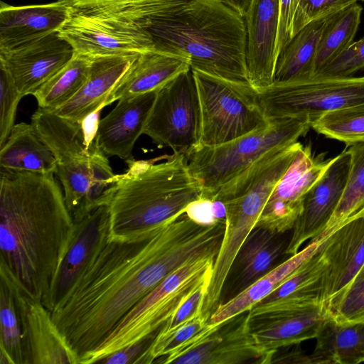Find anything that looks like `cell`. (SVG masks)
Returning a JSON list of instances; mask_svg holds the SVG:
<instances>
[{
	"label": "cell",
	"instance_id": "e575fe53",
	"mask_svg": "<svg viewBox=\"0 0 364 364\" xmlns=\"http://www.w3.org/2000/svg\"><path fill=\"white\" fill-rule=\"evenodd\" d=\"M350 167L341 199L323 232L332 233L338 226L364 210V141L350 146Z\"/></svg>",
	"mask_w": 364,
	"mask_h": 364
},
{
	"label": "cell",
	"instance_id": "ab89813d",
	"mask_svg": "<svg viewBox=\"0 0 364 364\" xmlns=\"http://www.w3.org/2000/svg\"><path fill=\"white\" fill-rule=\"evenodd\" d=\"M23 97L10 75L0 67V146L16 124L18 105Z\"/></svg>",
	"mask_w": 364,
	"mask_h": 364
},
{
	"label": "cell",
	"instance_id": "7a4b0ae2",
	"mask_svg": "<svg viewBox=\"0 0 364 364\" xmlns=\"http://www.w3.org/2000/svg\"><path fill=\"white\" fill-rule=\"evenodd\" d=\"M73 233L55 173L0 168V264L50 311Z\"/></svg>",
	"mask_w": 364,
	"mask_h": 364
},
{
	"label": "cell",
	"instance_id": "52a82bcc",
	"mask_svg": "<svg viewBox=\"0 0 364 364\" xmlns=\"http://www.w3.org/2000/svg\"><path fill=\"white\" fill-rule=\"evenodd\" d=\"M215 259L205 257L191 260L170 274L124 317L83 364L99 363L159 331L194 289L210 281Z\"/></svg>",
	"mask_w": 364,
	"mask_h": 364
},
{
	"label": "cell",
	"instance_id": "b9f144b4",
	"mask_svg": "<svg viewBox=\"0 0 364 364\" xmlns=\"http://www.w3.org/2000/svg\"><path fill=\"white\" fill-rule=\"evenodd\" d=\"M209 283L210 281H205L194 289L162 326L159 333H168L193 319L196 316L201 314L203 301Z\"/></svg>",
	"mask_w": 364,
	"mask_h": 364
},
{
	"label": "cell",
	"instance_id": "cb8c5ba5",
	"mask_svg": "<svg viewBox=\"0 0 364 364\" xmlns=\"http://www.w3.org/2000/svg\"><path fill=\"white\" fill-rule=\"evenodd\" d=\"M190 69L189 60L182 56L158 50L140 53L111 92L105 107L122 98L159 90Z\"/></svg>",
	"mask_w": 364,
	"mask_h": 364
},
{
	"label": "cell",
	"instance_id": "2e32d148",
	"mask_svg": "<svg viewBox=\"0 0 364 364\" xmlns=\"http://www.w3.org/2000/svg\"><path fill=\"white\" fill-rule=\"evenodd\" d=\"M72 46L58 31L0 52V67L24 96L33 95L74 56Z\"/></svg>",
	"mask_w": 364,
	"mask_h": 364
},
{
	"label": "cell",
	"instance_id": "484cf974",
	"mask_svg": "<svg viewBox=\"0 0 364 364\" xmlns=\"http://www.w3.org/2000/svg\"><path fill=\"white\" fill-rule=\"evenodd\" d=\"M328 236L311 239L308 245L232 298L220 303L207 321L215 327L246 311L273 292L318 250Z\"/></svg>",
	"mask_w": 364,
	"mask_h": 364
},
{
	"label": "cell",
	"instance_id": "836d02e7",
	"mask_svg": "<svg viewBox=\"0 0 364 364\" xmlns=\"http://www.w3.org/2000/svg\"><path fill=\"white\" fill-rule=\"evenodd\" d=\"M0 364H23V336L13 281L0 265Z\"/></svg>",
	"mask_w": 364,
	"mask_h": 364
},
{
	"label": "cell",
	"instance_id": "8992f818",
	"mask_svg": "<svg viewBox=\"0 0 364 364\" xmlns=\"http://www.w3.org/2000/svg\"><path fill=\"white\" fill-rule=\"evenodd\" d=\"M263 127L232 141L200 146L186 154L191 174L203 187V197L211 198L218 189L268 151L298 141L311 129L309 117L268 119Z\"/></svg>",
	"mask_w": 364,
	"mask_h": 364
},
{
	"label": "cell",
	"instance_id": "f546056e",
	"mask_svg": "<svg viewBox=\"0 0 364 364\" xmlns=\"http://www.w3.org/2000/svg\"><path fill=\"white\" fill-rule=\"evenodd\" d=\"M311 364H358L364 362L360 323H341L330 317L315 338Z\"/></svg>",
	"mask_w": 364,
	"mask_h": 364
},
{
	"label": "cell",
	"instance_id": "83f0119b",
	"mask_svg": "<svg viewBox=\"0 0 364 364\" xmlns=\"http://www.w3.org/2000/svg\"><path fill=\"white\" fill-rule=\"evenodd\" d=\"M323 242L312 257L257 304H273L288 307L324 305L323 280L326 262L321 250Z\"/></svg>",
	"mask_w": 364,
	"mask_h": 364
},
{
	"label": "cell",
	"instance_id": "60d3db41",
	"mask_svg": "<svg viewBox=\"0 0 364 364\" xmlns=\"http://www.w3.org/2000/svg\"><path fill=\"white\" fill-rule=\"evenodd\" d=\"M364 69V38L350 46L330 64L314 75L348 77Z\"/></svg>",
	"mask_w": 364,
	"mask_h": 364
},
{
	"label": "cell",
	"instance_id": "7bdbcfd3",
	"mask_svg": "<svg viewBox=\"0 0 364 364\" xmlns=\"http://www.w3.org/2000/svg\"><path fill=\"white\" fill-rule=\"evenodd\" d=\"M159 330L107 355L99 363L141 364L143 356L152 344Z\"/></svg>",
	"mask_w": 364,
	"mask_h": 364
},
{
	"label": "cell",
	"instance_id": "d6986e66",
	"mask_svg": "<svg viewBox=\"0 0 364 364\" xmlns=\"http://www.w3.org/2000/svg\"><path fill=\"white\" fill-rule=\"evenodd\" d=\"M279 17L278 0H251L243 17L247 33V76L257 90L273 83Z\"/></svg>",
	"mask_w": 364,
	"mask_h": 364
},
{
	"label": "cell",
	"instance_id": "7c38bea8",
	"mask_svg": "<svg viewBox=\"0 0 364 364\" xmlns=\"http://www.w3.org/2000/svg\"><path fill=\"white\" fill-rule=\"evenodd\" d=\"M330 317L323 304L288 307L257 304L250 310V326L267 364L277 350L315 338Z\"/></svg>",
	"mask_w": 364,
	"mask_h": 364
},
{
	"label": "cell",
	"instance_id": "681fc988",
	"mask_svg": "<svg viewBox=\"0 0 364 364\" xmlns=\"http://www.w3.org/2000/svg\"><path fill=\"white\" fill-rule=\"evenodd\" d=\"M60 1H63L68 4L70 6L73 4L84 3V2H90V1H103V0H58Z\"/></svg>",
	"mask_w": 364,
	"mask_h": 364
},
{
	"label": "cell",
	"instance_id": "f1b7e54d",
	"mask_svg": "<svg viewBox=\"0 0 364 364\" xmlns=\"http://www.w3.org/2000/svg\"><path fill=\"white\" fill-rule=\"evenodd\" d=\"M328 16L311 21L291 38L277 58L272 84L297 81L314 75L316 53Z\"/></svg>",
	"mask_w": 364,
	"mask_h": 364
},
{
	"label": "cell",
	"instance_id": "f907efd6",
	"mask_svg": "<svg viewBox=\"0 0 364 364\" xmlns=\"http://www.w3.org/2000/svg\"><path fill=\"white\" fill-rule=\"evenodd\" d=\"M360 325H361V332H362L363 339L364 341V323H361Z\"/></svg>",
	"mask_w": 364,
	"mask_h": 364
},
{
	"label": "cell",
	"instance_id": "ba28073f",
	"mask_svg": "<svg viewBox=\"0 0 364 364\" xmlns=\"http://www.w3.org/2000/svg\"><path fill=\"white\" fill-rule=\"evenodd\" d=\"M191 70L200 106V146H212L232 141L268 123L257 90L250 83Z\"/></svg>",
	"mask_w": 364,
	"mask_h": 364
},
{
	"label": "cell",
	"instance_id": "7402d4cb",
	"mask_svg": "<svg viewBox=\"0 0 364 364\" xmlns=\"http://www.w3.org/2000/svg\"><path fill=\"white\" fill-rule=\"evenodd\" d=\"M280 235L259 227L250 233L240 247L224 284L228 287L227 292L230 299L277 265V262L285 255L289 243L281 239Z\"/></svg>",
	"mask_w": 364,
	"mask_h": 364
},
{
	"label": "cell",
	"instance_id": "30bf717a",
	"mask_svg": "<svg viewBox=\"0 0 364 364\" xmlns=\"http://www.w3.org/2000/svg\"><path fill=\"white\" fill-rule=\"evenodd\" d=\"M143 134L177 154H188L200 146V106L191 68L158 90Z\"/></svg>",
	"mask_w": 364,
	"mask_h": 364
},
{
	"label": "cell",
	"instance_id": "816d5d0a",
	"mask_svg": "<svg viewBox=\"0 0 364 364\" xmlns=\"http://www.w3.org/2000/svg\"><path fill=\"white\" fill-rule=\"evenodd\" d=\"M362 1H364V0H362Z\"/></svg>",
	"mask_w": 364,
	"mask_h": 364
},
{
	"label": "cell",
	"instance_id": "ffe728a7",
	"mask_svg": "<svg viewBox=\"0 0 364 364\" xmlns=\"http://www.w3.org/2000/svg\"><path fill=\"white\" fill-rule=\"evenodd\" d=\"M157 92L122 98L100 119L95 141L107 156H117L125 162L134 159V146L143 134Z\"/></svg>",
	"mask_w": 364,
	"mask_h": 364
},
{
	"label": "cell",
	"instance_id": "74e56055",
	"mask_svg": "<svg viewBox=\"0 0 364 364\" xmlns=\"http://www.w3.org/2000/svg\"><path fill=\"white\" fill-rule=\"evenodd\" d=\"M330 315L341 323H364V264Z\"/></svg>",
	"mask_w": 364,
	"mask_h": 364
},
{
	"label": "cell",
	"instance_id": "9c48e42d",
	"mask_svg": "<svg viewBox=\"0 0 364 364\" xmlns=\"http://www.w3.org/2000/svg\"><path fill=\"white\" fill-rule=\"evenodd\" d=\"M257 94L267 119L309 117L312 122L326 112L364 103V76L313 75L272 84Z\"/></svg>",
	"mask_w": 364,
	"mask_h": 364
},
{
	"label": "cell",
	"instance_id": "ac0fdd59",
	"mask_svg": "<svg viewBox=\"0 0 364 364\" xmlns=\"http://www.w3.org/2000/svg\"><path fill=\"white\" fill-rule=\"evenodd\" d=\"M321 250L326 262L323 301L330 314L364 264V210L334 230Z\"/></svg>",
	"mask_w": 364,
	"mask_h": 364
},
{
	"label": "cell",
	"instance_id": "1f68e13d",
	"mask_svg": "<svg viewBox=\"0 0 364 364\" xmlns=\"http://www.w3.org/2000/svg\"><path fill=\"white\" fill-rule=\"evenodd\" d=\"M362 12L363 7L356 2L328 16L316 53L314 74L336 59L354 42Z\"/></svg>",
	"mask_w": 364,
	"mask_h": 364
},
{
	"label": "cell",
	"instance_id": "6da1fadb",
	"mask_svg": "<svg viewBox=\"0 0 364 364\" xmlns=\"http://www.w3.org/2000/svg\"><path fill=\"white\" fill-rule=\"evenodd\" d=\"M224 231L223 223L199 225L184 213L150 230L105 236L51 311L79 364L170 274L216 258Z\"/></svg>",
	"mask_w": 364,
	"mask_h": 364
},
{
	"label": "cell",
	"instance_id": "603a6c76",
	"mask_svg": "<svg viewBox=\"0 0 364 364\" xmlns=\"http://www.w3.org/2000/svg\"><path fill=\"white\" fill-rule=\"evenodd\" d=\"M140 53L92 58L89 77L79 92L55 112L81 122L100 107Z\"/></svg>",
	"mask_w": 364,
	"mask_h": 364
},
{
	"label": "cell",
	"instance_id": "9a60e30c",
	"mask_svg": "<svg viewBox=\"0 0 364 364\" xmlns=\"http://www.w3.org/2000/svg\"><path fill=\"white\" fill-rule=\"evenodd\" d=\"M9 274L21 320L23 364H79L77 355L54 323L51 312Z\"/></svg>",
	"mask_w": 364,
	"mask_h": 364
},
{
	"label": "cell",
	"instance_id": "277c9868",
	"mask_svg": "<svg viewBox=\"0 0 364 364\" xmlns=\"http://www.w3.org/2000/svg\"><path fill=\"white\" fill-rule=\"evenodd\" d=\"M117 174L108 204L109 237L156 228L185 213L203 193L184 154H173L161 163L132 159Z\"/></svg>",
	"mask_w": 364,
	"mask_h": 364
},
{
	"label": "cell",
	"instance_id": "8d00e7d4",
	"mask_svg": "<svg viewBox=\"0 0 364 364\" xmlns=\"http://www.w3.org/2000/svg\"><path fill=\"white\" fill-rule=\"evenodd\" d=\"M215 327L209 326L202 314L187 321L177 328L164 333H157L152 344L142 358L141 364L155 363L168 358L188 347L210 333Z\"/></svg>",
	"mask_w": 364,
	"mask_h": 364
},
{
	"label": "cell",
	"instance_id": "f35d334b",
	"mask_svg": "<svg viewBox=\"0 0 364 364\" xmlns=\"http://www.w3.org/2000/svg\"><path fill=\"white\" fill-rule=\"evenodd\" d=\"M358 1L362 0H296L292 38L311 21L331 16Z\"/></svg>",
	"mask_w": 364,
	"mask_h": 364
},
{
	"label": "cell",
	"instance_id": "ee69618b",
	"mask_svg": "<svg viewBox=\"0 0 364 364\" xmlns=\"http://www.w3.org/2000/svg\"><path fill=\"white\" fill-rule=\"evenodd\" d=\"M279 9L277 41V58L292 38V23L296 9V0H278Z\"/></svg>",
	"mask_w": 364,
	"mask_h": 364
},
{
	"label": "cell",
	"instance_id": "44dd1931",
	"mask_svg": "<svg viewBox=\"0 0 364 364\" xmlns=\"http://www.w3.org/2000/svg\"><path fill=\"white\" fill-rule=\"evenodd\" d=\"M70 6L57 1L45 4L12 6L0 3V52L58 31Z\"/></svg>",
	"mask_w": 364,
	"mask_h": 364
},
{
	"label": "cell",
	"instance_id": "f6af8a7d",
	"mask_svg": "<svg viewBox=\"0 0 364 364\" xmlns=\"http://www.w3.org/2000/svg\"><path fill=\"white\" fill-rule=\"evenodd\" d=\"M185 213L199 225H210L219 223L213 213V201L208 198L200 196L191 202L186 207Z\"/></svg>",
	"mask_w": 364,
	"mask_h": 364
},
{
	"label": "cell",
	"instance_id": "3957f363",
	"mask_svg": "<svg viewBox=\"0 0 364 364\" xmlns=\"http://www.w3.org/2000/svg\"><path fill=\"white\" fill-rule=\"evenodd\" d=\"M144 28L156 50L187 58L191 69L250 83L244 18L220 0H186Z\"/></svg>",
	"mask_w": 364,
	"mask_h": 364
},
{
	"label": "cell",
	"instance_id": "8fae6325",
	"mask_svg": "<svg viewBox=\"0 0 364 364\" xmlns=\"http://www.w3.org/2000/svg\"><path fill=\"white\" fill-rule=\"evenodd\" d=\"M58 33L72 46L75 53L91 58L156 50L151 34L139 26L112 18L82 14L72 9Z\"/></svg>",
	"mask_w": 364,
	"mask_h": 364
},
{
	"label": "cell",
	"instance_id": "7dc6e473",
	"mask_svg": "<svg viewBox=\"0 0 364 364\" xmlns=\"http://www.w3.org/2000/svg\"><path fill=\"white\" fill-rule=\"evenodd\" d=\"M103 107H100L88 114L81 122L82 131L85 142L90 147L95 143L99 124L100 112Z\"/></svg>",
	"mask_w": 364,
	"mask_h": 364
},
{
	"label": "cell",
	"instance_id": "d4e9b609",
	"mask_svg": "<svg viewBox=\"0 0 364 364\" xmlns=\"http://www.w3.org/2000/svg\"><path fill=\"white\" fill-rule=\"evenodd\" d=\"M108 204L102 205L82 217L73 219V237L57 278L51 311L72 284L98 243L109 234Z\"/></svg>",
	"mask_w": 364,
	"mask_h": 364
},
{
	"label": "cell",
	"instance_id": "e0dca14e",
	"mask_svg": "<svg viewBox=\"0 0 364 364\" xmlns=\"http://www.w3.org/2000/svg\"><path fill=\"white\" fill-rule=\"evenodd\" d=\"M350 167V154L345 150L333 157L323 174L309 190L285 255L297 253L306 240L317 237L325 229L343 194Z\"/></svg>",
	"mask_w": 364,
	"mask_h": 364
},
{
	"label": "cell",
	"instance_id": "bcb514c9",
	"mask_svg": "<svg viewBox=\"0 0 364 364\" xmlns=\"http://www.w3.org/2000/svg\"><path fill=\"white\" fill-rule=\"evenodd\" d=\"M294 344L277 350L273 355L271 363H301L311 364L310 355H307L299 346Z\"/></svg>",
	"mask_w": 364,
	"mask_h": 364
},
{
	"label": "cell",
	"instance_id": "5bb4252c",
	"mask_svg": "<svg viewBox=\"0 0 364 364\" xmlns=\"http://www.w3.org/2000/svg\"><path fill=\"white\" fill-rule=\"evenodd\" d=\"M161 363L266 364L250 326V310L215 326L205 336Z\"/></svg>",
	"mask_w": 364,
	"mask_h": 364
},
{
	"label": "cell",
	"instance_id": "4fadbf2b",
	"mask_svg": "<svg viewBox=\"0 0 364 364\" xmlns=\"http://www.w3.org/2000/svg\"><path fill=\"white\" fill-rule=\"evenodd\" d=\"M333 159H325L323 153L315 156L311 145L303 146L270 194L255 227L282 234L292 230L306 194Z\"/></svg>",
	"mask_w": 364,
	"mask_h": 364
},
{
	"label": "cell",
	"instance_id": "4316f807",
	"mask_svg": "<svg viewBox=\"0 0 364 364\" xmlns=\"http://www.w3.org/2000/svg\"><path fill=\"white\" fill-rule=\"evenodd\" d=\"M56 166L53 152L31 124H16L0 146V168L55 173Z\"/></svg>",
	"mask_w": 364,
	"mask_h": 364
},
{
	"label": "cell",
	"instance_id": "c3c4849f",
	"mask_svg": "<svg viewBox=\"0 0 364 364\" xmlns=\"http://www.w3.org/2000/svg\"><path fill=\"white\" fill-rule=\"evenodd\" d=\"M221 2L237 11L242 17L245 16L251 0H220Z\"/></svg>",
	"mask_w": 364,
	"mask_h": 364
},
{
	"label": "cell",
	"instance_id": "4dcf8cb0",
	"mask_svg": "<svg viewBox=\"0 0 364 364\" xmlns=\"http://www.w3.org/2000/svg\"><path fill=\"white\" fill-rule=\"evenodd\" d=\"M186 0H103L73 4V11L92 16L118 19L145 28L151 21Z\"/></svg>",
	"mask_w": 364,
	"mask_h": 364
},
{
	"label": "cell",
	"instance_id": "5b68a950",
	"mask_svg": "<svg viewBox=\"0 0 364 364\" xmlns=\"http://www.w3.org/2000/svg\"><path fill=\"white\" fill-rule=\"evenodd\" d=\"M31 124L55 158V175L63 186L73 218L108 204L117 174L114 173L107 155L96 141L90 147L87 146L80 122L38 107Z\"/></svg>",
	"mask_w": 364,
	"mask_h": 364
},
{
	"label": "cell",
	"instance_id": "d590c367",
	"mask_svg": "<svg viewBox=\"0 0 364 364\" xmlns=\"http://www.w3.org/2000/svg\"><path fill=\"white\" fill-rule=\"evenodd\" d=\"M311 128L348 146L363 142L364 103L326 112L311 122Z\"/></svg>",
	"mask_w": 364,
	"mask_h": 364
},
{
	"label": "cell",
	"instance_id": "d6a6232c",
	"mask_svg": "<svg viewBox=\"0 0 364 364\" xmlns=\"http://www.w3.org/2000/svg\"><path fill=\"white\" fill-rule=\"evenodd\" d=\"M92 58L75 53L73 58L32 95L39 108L55 111L72 99L86 82Z\"/></svg>",
	"mask_w": 364,
	"mask_h": 364
}]
</instances>
